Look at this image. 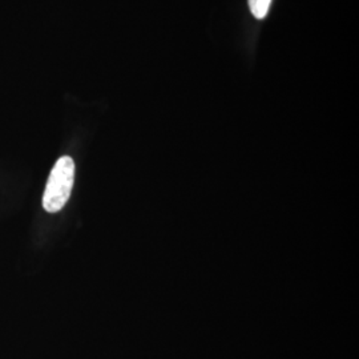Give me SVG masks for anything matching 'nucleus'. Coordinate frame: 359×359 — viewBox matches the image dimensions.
<instances>
[{"instance_id":"f257e3e1","label":"nucleus","mask_w":359,"mask_h":359,"mask_svg":"<svg viewBox=\"0 0 359 359\" xmlns=\"http://www.w3.org/2000/svg\"><path fill=\"white\" fill-rule=\"evenodd\" d=\"M75 181V163L69 156L60 157L52 168L43 196V208L48 213L60 212L68 203Z\"/></svg>"},{"instance_id":"f03ea898","label":"nucleus","mask_w":359,"mask_h":359,"mask_svg":"<svg viewBox=\"0 0 359 359\" xmlns=\"http://www.w3.org/2000/svg\"><path fill=\"white\" fill-rule=\"evenodd\" d=\"M271 0H249V7L253 16L257 19H264L269 13Z\"/></svg>"}]
</instances>
